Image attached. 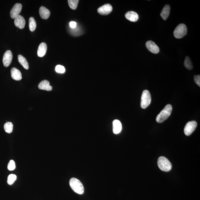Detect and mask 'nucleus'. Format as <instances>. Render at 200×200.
<instances>
[{
	"instance_id": "obj_1",
	"label": "nucleus",
	"mask_w": 200,
	"mask_h": 200,
	"mask_svg": "<svg viewBox=\"0 0 200 200\" xmlns=\"http://www.w3.org/2000/svg\"><path fill=\"white\" fill-rule=\"evenodd\" d=\"M172 111V106L167 104L166 105L156 118V121L159 123H161L167 120L170 116Z\"/></svg>"
},
{
	"instance_id": "obj_2",
	"label": "nucleus",
	"mask_w": 200,
	"mask_h": 200,
	"mask_svg": "<svg viewBox=\"0 0 200 200\" xmlns=\"http://www.w3.org/2000/svg\"><path fill=\"white\" fill-rule=\"evenodd\" d=\"M69 185L75 193L82 195L84 192V186L80 181L76 178H72L69 181Z\"/></svg>"
},
{
	"instance_id": "obj_3",
	"label": "nucleus",
	"mask_w": 200,
	"mask_h": 200,
	"mask_svg": "<svg viewBox=\"0 0 200 200\" xmlns=\"http://www.w3.org/2000/svg\"><path fill=\"white\" fill-rule=\"evenodd\" d=\"M158 164L159 169L162 171L169 172L172 168L171 162L164 156H160L158 158Z\"/></svg>"
},
{
	"instance_id": "obj_4",
	"label": "nucleus",
	"mask_w": 200,
	"mask_h": 200,
	"mask_svg": "<svg viewBox=\"0 0 200 200\" xmlns=\"http://www.w3.org/2000/svg\"><path fill=\"white\" fill-rule=\"evenodd\" d=\"M151 102V97L150 92L148 90H144L141 96V107L143 109H146L150 105Z\"/></svg>"
},
{
	"instance_id": "obj_5",
	"label": "nucleus",
	"mask_w": 200,
	"mask_h": 200,
	"mask_svg": "<svg viewBox=\"0 0 200 200\" xmlns=\"http://www.w3.org/2000/svg\"><path fill=\"white\" fill-rule=\"evenodd\" d=\"M187 28L185 24H180L177 26L174 30L173 35L177 39H181L186 35Z\"/></svg>"
},
{
	"instance_id": "obj_6",
	"label": "nucleus",
	"mask_w": 200,
	"mask_h": 200,
	"mask_svg": "<svg viewBox=\"0 0 200 200\" xmlns=\"http://www.w3.org/2000/svg\"><path fill=\"white\" fill-rule=\"evenodd\" d=\"M197 126V123L195 121H191L187 123L184 128V132L186 135L189 136L195 131Z\"/></svg>"
},
{
	"instance_id": "obj_7",
	"label": "nucleus",
	"mask_w": 200,
	"mask_h": 200,
	"mask_svg": "<svg viewBox=\"0 0 200 200\" xmlns=\"http://www.w3.org/2000/svg\"><path fill=\"white\" fill-rule=\"evenodd\" d=\"M112 7L111 5L107 4L99 7L98 9V12L100 15H107L112 12Z\"/></svg>"
},
{
	"instance_id": "obj_8",
	"label": "nucleus",
	"mask_w": 200,
	"mask_h": 200,
	"mask_svg": "<svg viewBox=\"0 0 200 200\" xmlns=\"http://www.w3.org/2000/svg\"><path fill=\"white\" fill-rule=\"evenodd\" d=\"M13 55L12 52L10 50H7L4 54L3 58V65L6 67H8L12 62Z\"/></svg>"
},
{
	"instance_id": "obj_9",
	"label": "nucleus",
	"mask_w": 200,
	"mask_h": 200,
	"mask_svg": "<svg viewBox=\"0 0 200 200\" xmlns=\"http://www.w3.org/2000/svg\"><path fill=\"white\" fill-rule=\"evenodd\" d=\"M22 5L21 4L17 3L13 7L10 12V15L11 18L15 19L20 15L21 12Z\"/></svg>"
},
{
	"instance_id": "obj_10",
	"label": "nucleus",
	"mask_w": 200,
	"mask_h": 200,
	"mask_svg": "<svg viewBox=\"0 0 200 200\" xmlns=\"http://www.w3.org/2000/svg\"><path fill=\"white\" fill-rule=\"evenodd\" d=\"M146 46L148 50L152 53L157 54L159 52V48L155 43L152 41H147Z\"/></svg>"
},
{
	"instance_id": "obj_11",
	"label": "nucleus",
	"mask_w": 200,
	"mask_h": 200,
	"mask_svg": "<svg viewBox=\"0 0 200 200\" xmlns=\"http://www.w3.org/2000/svg\"><path fill=\"white\" fill-rule=\"evenodd\" d=\"M14 23L15 25L17 27L20 29H23L25 25V20L23 17L21 16L20 15H19L15 19Z\"/></svg>"
},
{
	"instance_id": "obj_12",
	"label": "nucleus",
	"mask_w": 200,
	"mask_h": 200,
	"mask_svg": "<svg viewBox=\"0 0 200 200\" xmlns=\"http://www.w3.org/2000/svg\"><path fill=\"white\" fill-rule=\"evenodd\" d=\"M122 124L119 120H115L113 122V131L115 134H118L121 132Z\"/></svg>"
},
{
	"instance_id": "obj_13",
	"label": "nucleus",
	"mask_w": 200,
	"mask_h": 200,
	"mask_svg": "<svg viewBox=\"0 0 200 200\" xmlns=\"http://www.w3.org/2000/svg\"><path fill=\"white\" fill-rule=\"evenodd\" d=\"M125 17L128 20L132 22H136L139 19L138 15L133 11H129L125 14Z\"/></svg>"
},
{
	"instance_id": "obj_14",
	"label": "nucleus",
	"mask_w": 200,
	"mask_h": 200,
	"mask_svg": "<svg viewBox=\"0 0 200 200\" xmlns=\"http://www.w3.org/2000/svg\"><path fill=\"white\" fill-rule=\"evenodd\" d=\"M11 77L15 80H20L22 79V75L19 70L13 67L11 70Z\"/></svg>"
},
{
	"instance_id": "obj_15",
	"label": "nucleus",
	"mask_w": 200,
	"mask_h": 200,
	"mask_svg": "<svg viewBox=\"0 0 200 200\" xmlns=\"http://www.w3.org/2000/svg\"><path fill=\"white\" fill-rule=\"evenodd\" d=\"M38 87L40 89L46 90L48 91H50L52 90V87L50 86V82L46 80L41 81L39 83Z\"/></svg>"
},
{
	"instance_id": "obj_16",
	"label": "nucleus",
	"mask_w": 200,
	"mask_h": 200,
	"mask_svg": "<svg viewBox=\"0 0 200 200\" xmlns=\"http://www.w3.org/2000/svg\"><path fill=\"white\" fill-rule=\"evenodd\" d=\"M39 13L41 18L43 19H48L50 16V11L44 7H40Z\"/></svg>"
},
{
	"instance_id": "obj_17",
	"label": "nucleus",
	"mask_w": 200,
	"mask_h": 200,
	"mask_svg": "<svg viewBox=\"0 0 200 200\" xmlns=\"http://www.w3.org/2000/svg\"><path fill=\"white\" fill-rule=\"evenodd\" d=\"M47 49L46 43L42 42L39 45L37 50V55L39 57H43L46 54Z\"/></svg>"
},
{
	"instance_id": "obj_18",
	"label": "nucleus",
	"mask_w": 200,
	"mask_h": 200,
	"mask_svg": "<svg viewBox=\"0 0 200 200\" xmlns=\"http://www.w3.org/2000/svg\"><path fill=\"white\" fill-rule=\"evenodd\" d=\"M171 7L169 5H165L160 13V16L164 20L167 19L169 16L170 12Z\"/></svg>"
},
{
	"instance_id": "obj_19",
	"label": "nucleus",
	"mask_w": 200,
	"mask_h": 200,
	"mask_svg": "<svg viewBox=\"0 0 200 200\" xmlns=\"http://www.w3.org/2000/svg\"><path fill=\"white\" fill-rule=\"evenodd\" d=\"M19 62L21 65L24 69L28 70L29 68V64L26 58L22 55H19L18 56Z\"/></svg>"
},
{
	"instance_id": "obj_20",
	"label": "nucleus",
	"mask_w": 200,
	"mask_h": 200,
	"mask_svg": "<svg viewBox=\"0 0 200 200\" xmlns=\"http://www.w3.org/2000/svg\"><path fill=\"white\" fill-rule=\"evenodd\" d=\"M36 28V22L34 18L31 17L29 19V29L31 32H33L35 31Z\"/></svg>"
},
{
	"instance_id": "obj_21",
	"label": "nucleus",
	"mask_w": 200,
	"mask_h": 200,
	"mask_svg": "<svg viewBox=\"0 0 200 200\" xmlns=\"http://www.w3.org/2000/svg\"><path fill=\"white\" fill-rule=\"evenodd\" d=\"M184 66L186 68L189 70L193 69V64H192L191 59L189 56H186L185 59Z\"/></svg>"
},
{
	"instance_id": "obj_22",
	"label": "nucleus",
	"mask_w": 200,
	"mask_h": 200,
	"mask_svg": "<svg viewBox=\"0 0 200 200\" xmlns=\"http://www.w3.org/2000/svg\"><path fill=\"white\" fill-rule=\"evenodd\" d=\"M4 129L7 133H11L13 130V124L12 122H7L4 125Z\"/></svg>"
},
{
	"instance_id": "obj_23",
	"label": "nucleus",
	"mask_w": 200,
	"mask_h": 200,
	"mask_svg": "<svg viewBox=\"0 0 200 200\" xmlns=\"http://www.w3.org/2000/svg\"><path fill=\"white\" fill-rule=\"evenodd\" d=\"M79 1L78 0H68V3L70 7L73 10L76 9L78 6Z\"/></svg>"
},
{
	"instance_id": "obj_24",
	"label": "nucleus",
	"mask_w": 200,
	"mask_h": 200,
	"mask_svg": "<svg viewBox=\"0 0 200 200\" xmlns=\"http://www.w3.org/2000/svg\"><path fill=\"white\" fill-rule=\"evenodd\" d=\"M17 179L16 175L14 174L9 175L7 178V183L9 185H12L14 184Z\"/></svg>"
},
{
	"instance_id": "obj_25",
	"label": "nucleus",
	"mask_w": 200,
	"mask_h": 200,
	"mask_svg": "<svg viewBox=\"0 0 200 200\" xmlns=\"http://www.w3.org/2000/svg\"><path fill=\"white\" fill-rule=\"evenodd\" d=\"M16 165L15 163L14 160H11L9 162L8 165H7V169L10 171H12L15 169Z\"/></svg>"
},
{
	"instance_id": "obj_26",
	"label": "nucleus",
	"mask_w": 200,
	"mask_h": 200,
	"mask_svg": "<svg viewBox=\"0 0 200 200\" xmlns=\"http://www.w3.org/2000/svg\"><path fill=\"white\" fill-rule=\"evenodd\" d=\"M55 71L56 72L60 73H63L65 72V67L61 65H58L55 67Z\"/></svg>"
},
{
	"instance_id": "obj_27",
	"label": "nucleus",
	"mask_w": 200,
	"mask_h": 200,
	"mask_svg": "<svg viewBox=\"0 0 200 200\" xmlns=\"http://www.w3.org/2000/svg\"><path fill=\"white\" fill-rule=\"evenodd\" d=\"M194 80L195 82L198 86L200 87V75H195L194 77Z\"/></svg>"
},
{
	"instance_id": "obj_28",
	"label": "nucleus",
	"mask_w": 200,
	"mask_h": 200,
	"mask_svg": "<svg viewBox=\"0 0 200 200\" xmlns=\"http://www.w3.org/2000/svg\"><path fill=\"white\" fill-rule=\"evenodd\" d=\"M77 24L76 22H70L69 26L72 29H75V28L76 27Z\"/></svg>"
}]
</instances>
